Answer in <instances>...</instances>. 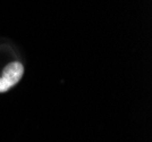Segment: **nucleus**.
I'll return each instance as SVG.
<instances>
[{"label": "nucleus", "instance_id": "1", "mask_svg": "<svg viewBox=\"0 0 152 142\" xmlns=\"http://www.w3.org/2000/svg\"><path fill=\"white\" fill-rule=\"evenodd\" d=\"M23 71H24V68H23L22 64L15 61V63L7 65L5 67L1 78L8 85V88H12L20 80L22 75H23Z\"/></svg>", "mask_w": 152, "mask_h": 142}, {"label": "nucleus", "instance_id": "2", "mask_svg": "<svg viewBox=\"0 0 152 142\" xmlns=\"http://www.w3.org/2000/svg\"><path fill=\"white\" fill-rule=\"evenodd\" d=\"M8 89H9V88H8V85L4 82V80H2V78H0V92H5V91H7Z\"/></svg>", "mask_w": 152, "mask_h": 142}]
</instances>
